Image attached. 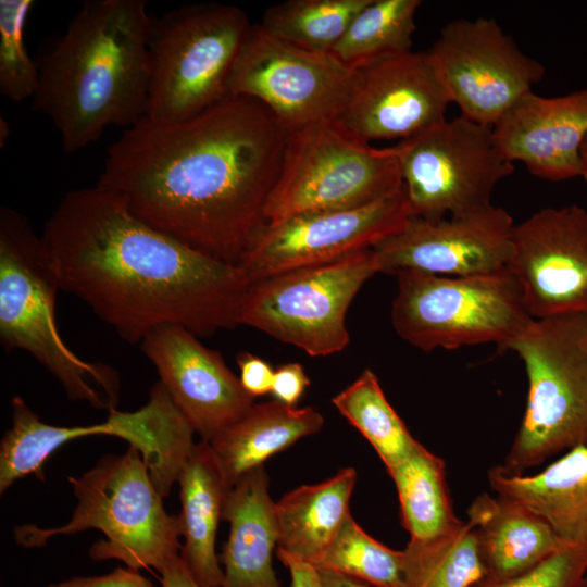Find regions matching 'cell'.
Segmentation results:
<instances>
[{
  "mask_svg": "<svg viewBox=\"0 0 587 587\" xmlns=\"http://www.w3.org/2000/svg\"><path fill=\"white\" fill-rule=\"evenodd\" d=\"M287 136L247 97L228 96L182 122L143 116L109 147L98 184L151 227L238 265L267 225Z\"/></svg>",
  "mask_w": 587,
  "mask_h": 587,
  "instance_id": "cell-1",
  "label": "cell"
},
{
  "mask_svg": "<svg viewBox=\"0 0 587 587\" xmlns=\"http://www.w3.org/2000/svg\"><path fill=\"white\" fill-rule=\"evenodd\" d=\"M41 239L61 290L129 344L162 325L197 337L239 325L242 268L151 227L99 184L65 193Z\"/></svg>",
  "mask_w": 587,
  "mask_h": 587,
  "instance_id": "cell-2",
  "label": "cell"
},
{
  "mask_svg": "<svg viewBox=\"0 0 587 587\" xmlns=\"http://www.w3.org/2000/svg\"><path fill=\"white\" fill-rule=\"evenodd\" d=\"M152 23L143 0H89L36 61L33 108L53 123L64 153L146 115Z\"/></svg>",
  "mask_w": 587,
  "mask_h": 587,
  "instance_id": "cell-3",
  "label": "cell"
},
{
  "mask_svg": "<svg viewBox=\"0 0 587 587\" xmlns=\"http://www.w3.org/2000/svg\"><path fill=\"white\" fill-rule=\"evenodd\" d=\"M60 284L41 236L20 212L0 210V339L8 350L33 355L74 401L116 409L120 379L111 366L80 359L55 322Z\"/></svg>",
  "mask_w": 587,
  "mask_h": 587,
  "instance_id": "cell-4",
  "label": "cell"
},
{
  "mask_svg": "<svg viewBox=\"0 0 587 587\" xmlns=\"http://www.w3.org/2000/svg\"><path fill=\"white\" fill-rule=\"evenodd\" d=\"M77 505L62 526H16L15 541L42 547L57 535L98 529L104 538L91 546L93 560L116 559L134 570L161 572L179 554L178 519L170 515L139 450L129 446L121 455H107L79 477L68 476Z\"/></svg>",
  "mask_w": 587,
  "mask_h": 587,
  "instance_id": "cell-5",
  "label": "cell"
},
{
  "mask_svg": "<svg viewBox=\"0 0 587 587\" xmlns=\"http://www.w3.org/2000/svg\"><path fill=\"white\" fill-rule=\"evenodd\" d=\"M507 350L522 359L528 394L519 430L495 467L520 476L555 454L587 447V313L534 320Z\"/></svg>",
  "mask_w": 587,
  "mask_h": 587,
  "instance_id": "cell-6",
  "label": "cell"
},
{
  "mask_svg": "<svg viewBox=\"0 0 587 587\" xmlns=\"http://www.w3.org/2000/svg\"><path fill=\"white\" fill-rule=\"evenodd\" d=\"M248 14L223 3L183 5L153 21L146 115L189 120L229 96V77L251 27Z\"/></svg>",
  "mask_w": 587,
  "mask_h": 587,
  "instance_id": "cell-7",
  "label": "cell"
},
{
  "mask_svg": "<svg viewBox=\"0 0 587 587\" xmlns=\"http://www.w3.org/2000/svg\"><path fill=\"white\" fill-rule=\"evenodd\" d=\"M402 187L395 146L374 147L338 120L322 121L288 133L265 217L275 224L309 212L361 208Z\"/></svg>",
  "mask_w": 587,
  "mask_h": 587,
  "instance_id": "cell-8",
  "label": "cell"
},
{
  "mask_svg": "<svg viewBox=\"0 0 587 587\" xmlns=\"http://www.w3.org/2000/svg\"><path fill=\"white\" fill-rule=\"evenodd\" d=\"M391 323L400 338L423 350L496 344L500 351L534 321L508 268L475 276L398 270Z\"/></svg>",
  "mask_w": 587,
  "mask_h": 587,
  "instance_id": "cell-9",
  "label": "cell"
},
{
  "mask_svg": "<svg viewBox=\"0 0 587 587\" xmlns=\"http://www.w3.org/2000/svg\"><path fill=\"white\" fill-rule=\"evenodd\" d=\"M11 408L12 426L0 444V494L30 474L45 480L43 463L62 445L105 435L122 438L139 450L151 479L164 498L177 483L196 445L192 427L160 380L151 388L149 401L143 407L133 412L112 410L107 420L98 424H47L18 396L12 398Z\"/></svg>",
  "mask_w": 587,
  "mask_h": 587,
  "instance_id": "cell-10",
  "label": "cell"
},
{
  "mask_svg": "<svg viewBox=\"0 0 587 587\" xmlns=\"http://www.w3.org/2000/svg\"><path fill=\"white\" fill-rule=\"evenodd\" d=\"M376 273L372 248L267 276L250 284L238 323L312 357L337 353L349 344L347 311Z\"/></svg>",
  "mask_w": 587,
  "mask_h": 587,
  "instance_id": "cell-11",
  "label": "cell"
},
{
  "mask_svg": "<svg viewBox=\"0 0 587 587\" xmlns=\"http://www.w3.org/2000/svg\"><path fill=\"white\" fill-rule=\"evenodd\" d=\"M395 147L412 214L430 222L491 205L496 186L514 172L492 127L462 115Z\"/></svg>",
  "mask_w": 587,
  "mask_h": 587,
  "instance_id": "cell-12",
  "label": "cell"
},
{
  "mask_svg": "<svg viewBox=\"0 0 587 587\" xmlns=\"http://www.w3.org/2000/svg\"><path fill=\"white\" fill-rule=\"evenodd\" d=\"M358 70L251 25L234 64L228 93L264 104L288 132L337 120L350 103Z\"/></svg>",
  "mask_w": 587,
  "mask_h": 587,
  "instance_id": "cell-13",
  "label": "cell"
},
{
  "mask_svg": "<svg viewBox=\"0 0 587 587\" xmlns=\"http://www.w3.org/2000/svg\"><path fill=\"white\" fill-rule=\"evenodd\" d=\"M426 54L461 115L490 127L545 75L492 18L448 23Z\"/></svg>",
  "mask_w": 587,
  "mask_h": 587,
  "instance_id": "cell-14",
  "label": "cell"
},
{
  "mask_svg": "<svg viewBox=\"0 0 587 587\" xmlns=\"http://www.w3.org/2000/svg\"><path fill=\"white\" fill-rule=\"evenodd\" d=\"M413 216L404 187L370 205L316 211L267 224L238 266L250 284L282 272L372 249L399 233Z\"/></svg>",
  "mask_w": 587,
  "mask_h": 587,
  "instance_id": "cell-15",
  "label": "cell"
},
{
  "mask_svg": "<svg viewBox=\"0 0 587 587\" xmlns=\"http://www.w3.org/2000/svg\"><path fill=\"white\" fill-rule=\"evenodd\" d=\"M508 270L534 320L587 313V210L546 208L515 224Z\"/></svg>",
  "mask_w": 587,
  "mask_h": 587,
  "instance_id": "cell-16",
  "label": "cell"
},
{
  "mask_svg": "<svg viewBox=\"0 0 587 587\" xmlns=\"http://www.w3.org/2000/svg\"><path fill=\"white\" fill-rule=\"evenodd\" d=\"M514 222L494 204L430 222L412 216L373 250L379 273L411 268L444 276H475L503 271L512 253Z\"/></svg>",
  "mask_w": 587,
  "mask_h": 587,
  "instance_id": "cell-17",
  "label": "cell"
},
{
  "mask_svg": "<svg viewBox=\"0 0 587 587\" xmlns=\"http://www.w3.org/2000/svg\"><path fill=\"white\" fill-rule=\"evenodd\" d=\"M338 122L361 139L405 140L446 121L450 100L426 54L407 52L358 70Z\"/></svg>",
  "mask_w": 587,
  "mask_h": 587,
  "instance_id": "cell-18",
  "label": "cell"
},
{
  "mask_svg": "<svg viewBox=\"0 0 587 587\" xmlns=\"http://www.w3.org/2000/svg\"><path fill=\"white\" fill-rule=\"evenodd\" d=\"M140 345L172 401L201 440L210 441L254 404L255 398L222 354L187 328L159 326Z\"/></svg>",
  "mask_w": 587,
  "mask_h": 587,
  "instance_id": "cell-19",
  "label": "cell"
},
{
  "mask_svg": "<svg viewBox=\"0 0 587 587\" xmlns=\"http://www.w3.org/2000/svg\"><path fill=\"white\" fill-rule=\"evenodd\" d=\"M496 143L512 163L535 176L561 182L582 177L580 149L587 138V88L560 97L533 91L494 126Z\"/></svg>",
  "mask_w": 587,
  "mask_h": 587,
  "instance_id": "cell-20",
  "label": "cell"
},
{
  "mask_svg": "<svg viewBox=\"0 0 587 587\" xmlns=\"http://www.w3.org/2000/svg\"><path fill=\"white\" fill-rule=\"evenodd\" d=\"M268 487L263 465L243 475L228 492L223 521L229 524V535L218 555L222 587H282L272 562L278 526Z\"/></svg>",
  "mask_w": 587,
  "mask_h": 587,
  "instance_id": "cell-21",
  "label": "cell"
},
{
  "mask_svg": "<svg viewBox=\"0 0 587 587\" xmlns=\"http://www.w3.org/2000/svg\"><path fill=\"white\" fill-rule=\"evenodd\" d=\"M466 515L484 576L507 578L522 574L572 546L530 509L497 494L476 496Z\"/></svg>",
  "mask_w": 587,
  "mask_h": 587,
  "instance_id": "cell-22",
  "label": "cell"
},
{
  "mask_svg": "<svg viewBox=\"0 0 587 587\" xmlns=\"http://www.w3.org/2000/svg\"><path fill=\"white\" fill-rule=\"evenodd\" d=\"M177 483L184 538L179 555L202 587H222L224 571L215 552L216 534L230 490L208 441L196 444Z\"/></svg>",
  "mask_w": 587,
  "mask_h": 587,
  "instance_id": "cell-23",
  "label": "cell"
},
{
  "mask_svg": "<svg viewBox=\"0 0 587 587\" xmlns=\"http://www.w3.org/2000/svg\"><path fill=\"white\" fill-rule=\"evenodd\" d=\"M494 494L514 500L541 516L565 542L587 546V447L566 451L533 475L487 473Z\"/></svg>",
  "mask_w": 587,
  "mask_h": 587,
  "instance_id": "cell-24",
  "label": "cell"
},
{
  "mask_svg": "<svg viewBox=\"0 0 587 587\" xmlns=\"http://www.w3.org/2000/svg\"><path fill=\"white\" fill-rule=\"evenodd\" d=\"M323 415L312 407H289L272 400L254 403L240 419L209 442L233 487L243 475L263 466L298 440L322 429Z\"/></svg>",
  "mask_w": 587,
  "mask_h": 587,
  "instance_id": "cell-25",
  "label": "cell"
},
{
  "mask_svg": "<svg viewBox=\"0 0 587 587\" xmlns=\"http://www.w3.org/2000/svg\"><path fill=\"white\" fill-rule=\"evenodd\" d=\"M355 480V470L346 467L322 483L302 485L275 502L277 550L314 564L351 515L349 502Z\"/></svg>",
  "mask_w": 587,
  "mask_h": 587,
  "instance_id": "cell-26",
  "label": "cell"
},
{
  "mask_svg": "<svg viewBox=\"0 0 587 587\" xmlns=\"http://www.w3.org/2000/svg\"><path fill=\"white\" fill-rule=\"evenodd\" d=\"M387 472L397 490L402 526L411 539L444 535L462 522L452 508L444 460L421 442Z\"/></svg>",
  "mask_w": 587,
  "mask_h": 587,
  "instance_id": "cell-27",
  "label": "cell"
},
{
  "mask_svg": "<svg viewBox=\"0 0 587 587\" xmlns=\"http://www.w3.org/2000/svg\"><path fill=\"white\" fill-rule=\"evenodd\" d=\"M420 0H372L352 20L333 53L359 70L411 51Z\"/></svg>",
  "mask_w": 587,
  "mask_h": 587,
  "instance_id": "cell-28",
  "label": "cell"
},
{
  "mask_svg": "<svg viewBox=\"0 0 587 587\" xmlns=\"http://www.w3.org/2000/svg\"><path fill=\"white\" fill-rule=\"evenodd\" d=\"M333 404L370 442L386 470L400 463L419 444L388 402L371 370H364L337 394Z\"/></svg>",
  "mask_w": 587,
  "mask_h": 587,
  "instance_id": "cell-29",
  "label": "cell"
},
{
  "mask_svg": "<svg viewBox=\"0 0 587 587\" xmlns=\"http://www.w3.org/2000/svg\"><path fill=\"white\" fill-rule=\"evenodd\" d=\"M402 551L404 587H471L485 575L467 522L430 539H410Z\"/></svg>",
  "mask_w": 587,
  "mask_h": 587,
  "instance_id": "cell-30",
  "label": "cell"
},
{
  "mask_svg": "<svg viewBox=\"0 0 587 587\" xmlns=\"http://www.w3.org/2000/svg\"><path fill=\"white\" fill-rule=\"evenodd\" d=\"M372 0H286L267 8L261 25L301 48L332 52L355 15Z\"/></svg>",
  "mask_w": 587,
  "mask_h": 587,
  "instance_id": "cell-31",
  "label": "cell"
},
{
  "mask_svg": "<svg viewBox=\"0 0 587 587\" xmlns=\"http://www.w3.org/2000/svg\"><path fill=\"white\" fill-rule=\"evenodd\" d=\"M317 570L337 572L375 587H404L403 551L370 536L350 515L316 560Z\"/></svg>",
  "mask_w": 587,
  "mask_h": 587,
  "instance_id": "cell-32",
  "label": "cell"
},
{
  "mask_svg": "<svg viewBox=\"0 0 587 587\" xmlns=\"http://www.w3.org/2000/svg\"><path fill=\"white\" fill-rule=\"evenodd\" d=\"M32 0L0 1V92L13 102L34 98L39 84L36 61L27 53L24 32Z\"/></svg>",
  "mask_w": 587,
  "mask_h": 587,
  "instance_id": "cell-33",
  "label": "cell"
},
{
  "mask_svg": "<svg viewBox=\"0 0 587 587\" xmlns=\"http://www.w3.org/2000/svg\"><path fill=\"white\" fill-rule=\"evenodd\" d=\"M586 574L587 546H571L522 574L483 576L471 587H579Z\"/></svg>",
  "mask_w": 587,
  "mask_h": 587,
  "instance_id": "cell-34",
  "label": "cell"
},
{
  "mask_svg": "<svg viewBox=\"0 0 587 587\" xmlns=\"http://www.w3.org/2000/svg\"><path fill=\"white\" fill-rule=\"evenodd\" d=\"M309 386L310 379L302 364L290 362L275 370L271 394L274 400L289 407H297Z\"/></svg>",
  "mask_w": 587,
  "mask_h": 587,
  "instance_id": "cell-35",
  "label": "cell"
},
{
  "mask_svg": "<svg viewBox=\"0 0 587 587\" xmlns=\"http://www.w3.org/2000/svg\"><path fill=\"white\" fill-rule=\"evenodd\" d=\"M243 388L254 398L271 394L275 370L263 359L249 352L236 357Z\"/></svg>",
  "mask_w": 587,
  "mask_h": 587,
  "instance_id": "cell-36",
  "label": "cell"
},
{
  "mask_svg": "<svg viewBox=\"0 0 587 587\" xmlns=\"http://www.w3.org/2000/svg\"><path fill=\"white\" fill-rule=\"evenodd\" d=\"M48 587H154L150 579L130 567H117L100 576H78Z\"/></svg>",
  "mask_w": 587,
  "mask_h": 587,
  "instance_id": "cell-37",
  "label": "cell"
},
{
  "mask_svg": "<svg viewBox=\"0 0 587 587\" xmlns=\"http://www.w3.org/2000/svg\"><path fill=\"white\" fill-rule=\"evenodd\" d=\"M277 558L289 570L291 587H321L317 569L277 550Z\"/></svg>",
  "mask_w": 587,
  "mask_h": 587,
  "instance_id": "cell-38",
  "label": "cell"
},
{
  "mask_svg": "<svg viewBox=\"0 0 587 587\" xmlns=\"http://www.w3.org/2000/svg\"><path fill=\"white\" fill-rule=\"evenodd\" d=\"M160 573L162 587H202L196 582L179 554L173 558Z\"/></svg>",
  "mask_w": 587,
  "mask_h": 587,
  "instance_id": "cell-39",
  "label": "cell"
},
{
  "mask_svg": "<svg viewBox=\"0 0 587 587\" xmlns=\"http://www.w3.org/2000/svg\"><path fill=\"white\" fill-rule=\"evenodd\" d=\"M321 587H369L367 584L350 576L328 571L317 570Z\"/></svg>",
  "mask_w": 587,
  "mask_h": 587,
  "instance_id": "cell-40",
  "label": "cell"
},
{
  "mask_svg": "<svg viewBox=\"0 0 587 587\" xmlns=\"http://www.w3.org/2000/svg\"><path fill=\"white\" fill-rule=\"evenodd\" d=\"M580 161H582V177L585 179L586 185H587V138L585 139L580 149Z\"/></svg>",
  "mask_w": 587,
  "mask_h": 587,
  "instance_id": "cell-41",
  "label": "cell"
},
{
  "mask_svg": "<svg viewBox=\"0 0 587 587\" xmlns=\"http://www.w3.org/2000/svg\"><path fill=\"white\" fill-rule=\"evenodd\" d=\"M8 136H9V125L7 124L5 120H3L1 117L0 118V143H1V147L5 142Z\"/></svg>",
  "mask_w": 587,
  "mask_h": 587,
  "instance_id": "cell-42",
  "label": "cell"
},
{
  "mask_svg": "<svg viewBox=\"0 0 587 587\" xmlns=\"http://www.w3.org/2000/svg\"><path fill=\"white\" fill-rule=\"evenodd\" d=\"M579 587H587V574H586V576L584 577V579H583V582H582V584H580Z\"/></svg>",
  "mask_w": 587,
  "mask_h": 587,
  "instance_id": "cell-43",
  "label": "cell"
}]
</instances>
